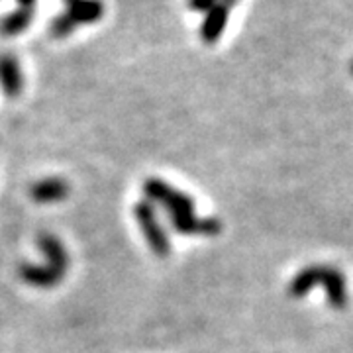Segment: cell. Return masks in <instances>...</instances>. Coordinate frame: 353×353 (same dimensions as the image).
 Listing matches in <instances>:
<instances>
[{"label": "cell", "mask_w": 353, "mask_h": 353, "mask_svg": "<svg viewBox=\"0 0 353 353\" xmlns=\"http://www.w3.org/2000/svg\"><path fill=\"white\" fill-rule=\"evenodd\" d=\"M228 16H230V8L226 4H222L220 0L216 2L214 6L204 14V22L201 26V39L206 46L216 43L220 36L224 34L228 24Z\"/></svg>", "instance_id": "obj_4"}, {"label": "cell", "mask_w": 353, "mask_h": 353, "mask_svg": "<svg viewBox=\"0 0 353 353\" xmlns=\"http://www.w3.org/2000/svg\"><path fill=\"white\" fill-rule=\"evenodd\" d=\"M32 199L38 204H53V202H61L69 194V183L65 179L50 176V179H41L32 189H30Z\"/></svg>", "instance_id": "obj_7"}, {"label": "cell", "mask_w": 353, "mask_h": 353, "mask_svg": "<svg viewBox=\"0 0 353 353\" xmlns=\"http://www.w3.org/2000/svg\"><path fill=\"white\" fill-rule=\"evenodd\" d=\"M134 216L138 220L139 228L145 236V240L150 243L152 252L159 257H167L171 253V241L169 236L165 234V230L157 220V212L153 208V204L150 201H139L134 206Z\"/></svg>", "instance_id": "obj_2"}, {"label": "cell", "mask_w": 353, "mask_h": 353, "mask_svg": "<svg viewBox=\"0 0 353 353\" xmlns=\"http://www.w3.org/2000/svg\"><path fill=\"white\" fill-rule=\"evenodd\" d=\"M69 10V18L75 22L77 26L81 24H92L99 22L104 14V4L101 0H77L71 6H67Z\"/></svg>", "instance_id": "obj_10"}, {"label": "cell", "mask_w": 353, "mask_h": 353, "mask_svg": "<svg viewBox=\"0 0 353 353\" xmlns=\"http://www.w3.org/2000/svg\"><path fill=\"white\" fill-rule=\"evenodd\" d=\"M20 6H34L36 4V0H16Z\"/></svg>", "instance_id": "obj_15"}, {"label": "cell", "mask_w": 353, "mask_h": 353, "mask_svg": "<svg viewBox=\"0 0 353 353\" xmlns=\"http://www.w3.org/2000/svg\"><path fill=\"white\" fill-rule=\"evenodd\" d=\"M143 192L148 201L161 204L167 218L176 234L183 236H218L222 224L216 218H199L194 214V202L189 194L173 189L161 179H148L143 183Z\"/></svg>", "instance_id": "obj_1"}, {"label": "cell", "mask_w": 353, "mask_h": 353, "mask_svg": "<svg viewBox=\"0 0 353 353\" xmlns=\"http://www.w3.org/2000/svg\"><path fill=\"white\" fill-rule=\"evenodd\" d=\"M324 269L326 265H308L303 271H299L289 283V296L303 299L316 285H322L324 281Z\"/></svg>", "instance_id": "obj_9"}, {"label": "cell", "mask_w": 353, "mask_h": 353, "mask_svg": "<svg viewBox=\"0 0 353 353\" xmlns=\"http://www.w3.org/2000/svg\"><path fill=\"white\" fill-rule=\"evenodd\" d=\"M0 87L6 97H18L24 87V77L20 71V63L12 53H2L0 55Z\"/></svg>", "instance_id": "obj_5"}, {"label": "cell", "mask_w": 353, "mask_h": 353, "mask_svg": "<svg viewBox=\"0 0 353 353\" xmlns=\"http://www.w3.org/2000/svg\"><path fill=\"white\" fill-rule=\"evenodd\" d=\"M38 248L46 255V265L65 275V271L69 267V255H67V250L61 240L55 238L53 234H39Z\"/></svg>", "instance_id": "obj_8"}, {"label": "cell", "mask_w": 353, "mask_h": 353, "mask_svg": "<svg viewBox=\"0 0 353 353\" xmlns=\"http://www.w3.org/2000/svg\"><path fill=\"white\" fill-rule=\"evenodd\" d=\"M20 277L24 283L38 287V289H51L55 285L61 283V279L65 277L63 273L51 269L48 265L38 263H22L20 265Z\"/></svg>", "instance_id": "obj_6"}, {"label": "cell", "mask_w": 353, "mask_h": 353, "mask_svg": "<svg viewBox=\"0 0 353 353\" xmlns=\"http://www.w3.org/2000/svg\"><path fill=\"white\" fill-rule=\"evenodd\" d=\"M65 4H67V6H71V4H73V2H77V0H63Z\"/></svg>", "instance_id": "obj_16"}, {"label": "cell", "mask_w": 353, "mask_h": 353, "mask_svg": "<svg viewBox=\"0 0 353 353\" xmlns=\"http://www.w3.org/2000/svg\"><path fill=\"white\" fill-rule=\"evenodd\" d=\"M34 14H36L34 12V6H20V8H16L14 12L6 14V16L2 18V22H0V32H2L4 36H8V38L22 34V32L28 30V26L32 24Z\"/></svg>", "instance_id": "obj_11"}, {"label": "cell", "mask_w": 353, "mask_h": 353, "mask_svg": "<svg viewBox=\"0 0 353 353\" xmlns=\"http://www.w3.org/2000/svg\"><path fill=\"white\" fill-rule=\"evenodd\" d=\"M322 285L326 289V299H328L330 306L336 308V310H343L347 306L350 294H347V281H345L340 269L326 265Z\"/></svg>", "instance_id": "obj_3"}, {"label": "cell", "mask_w": 353, "mask_h": 353, "mask_svg": "<svg viewBox=\"0 0 353 353\" xmlns=\"http://www.w3.org/2000/svg\"><path fill=\"white\" fill-rule=\"evenodd\" d=\"M220 2H222V4H226L228 8L232 10V8H234V6H236V4H238L240 0H220Z\"/></svg>", "instance_id": "obj_14"}, {"label": "cell", "mask_w": 353, "mask_h": 353, "mask_svg": "<svg viewBox=\"0 0 353 353\" xmlns=\"http://www.w3.org/2000/svg\"><path fill=\"white\" fill-rule=\"evenodd\" d=\"M77 28V24L69 18V14H59L53 22H51V36L53 38H67L69 34H73V30Z\"/></svg>", "instance_id": "obj_12"}, {"label": "cell", "mask_w": 353, "mask_h": 353, "mask_svg": "<svg viewBox=\"0 0 353 353\" xmlns=\"http://www.w3.org/2000/svg\"><path fill=\"white\" fill-rule=\"evenodd\" d=\"M352 75H353V61H352Z\"/></svg>", "instance_id": "obj_17"}, {"label": "cell", "mask_w": 353, "mask_h": 353, "mask_svg": "<svg viewBox=\"0 0 353 353\" xmlns=\"http://www.w3.org/2000/svg\"><path fill=\"white\" fill-rule=\"evenodd\" d=\"M218 0H187V4H189V8L192 12H202L206 14L212 6H214Z\"/></svg>", "instance_id": "obj_13"}]
</instances>
